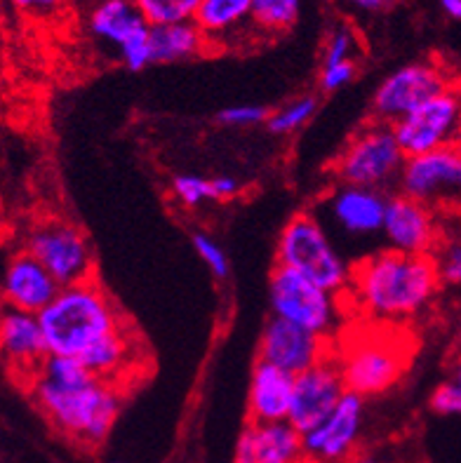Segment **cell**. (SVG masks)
Wrapping results in <instances>:
<instances>
[{
    "label": "cell",
    "mask_w": 461,
    "mask_h": 463,
    "mask_svg": "<svg viewBox=\"0 0 461 463\" xmlns=\"http://www.w3.org/2000/svg\"><path fill=\"white\" fill-rule=\"evenodd\" d=\"M353 33L349 29H337L325 45V57H322V66L327 64H341V61H351L353 59Z\"/></svg>",
    "instance_id": "31"
},
{
    "label": "cell",
    "mask_w": 461,
    "mask_h": 463,
    "mask_svg": "<svg viewBox=\"0 0 461 463\" xmlns=\"http://www.w3.org/2000/svg\"><path fill=\"white\" fill-rule=\"evenodd\" d=\"M203 0H135V5L151 26L193 22Z\"/></svg>",
    "instance_id": "26"
},
{
    "label": "cell",
    "mask_w": 461,
    "mask_h": 463,
    "mask_svg": "<svg viewBox=\"0 0 461 463\" xmlns=\"http://www.w3.org/2000/svg\"><path fill=\"white\" fill-rule=\"evenodd\" d=\"M235 463H257L255 461V445H252V430L245 429L240 435L238 447H235Z\"/></svg>",
    "instance_id": "36"
},
{
    "label": "cell",
    "mask_w": 461,
    "mask_h": 463,
    "mask_svg": "<svg viewBox=\"0 0 461 463\" xmlns=\"http://www.w3.org/2000/svg\"><path fill=\"white\" fill-rule=\"evenodd\" d=\"M339 372L349 393L360 398L379 395L403 376L405 360L396 344L384 339H365L351 346L339 360Z\"/></svg>",
    "instance_id": "12"
},
{
    "label": "cell",
    "mask_w": 461,
    "mask_h": 463,
    "mask_svg": "<svg viewBox=\"0 0 461 463\" xmlns=\"http://www.w3.org/2000/svg\"><path fill=\"white\" fill-rule=\"evenodd\" d=\"M252 445L257 463H302L304 435L290 421L252 423Z\"/></svg>",
    "instance_id": "22"
},
{
    "label": "cell",
    "mask_w": 461,
    "mask_h": 463,
    "mask_svg": "<svg viewBox=\"0 0 461 463\" xmlns=\"http://www.w3.org/2000/svg\"><path fill=\"white\" fill-rule=\"evenodd\" d=\"M207 47H210V43L196 22L151 26L153 64H172V61L193 59Z\"/></svg>",
    "instance_id": "23"
},
{
    "label": "cell",
    "mask_w": 461,
    "mask_h": 463,
    "mask_svg": "<svg viewBox=\"0 0 461 463\" xmlns=\"http://www.w3.org/2000/svg\"><path fill=\"white\" fill-rule=\"evenodd\" d=\"M172 191L181 205L187 207H198L205 200H216L215 182L200 175H177L172 179Z\"/></svg>",
    "instance_id": "28"
},
{
    "label": "cell",
    "mask_w": 461,
    "mask_h": 463,
    "mask_svg": "<svg viewBox=\"0 0 461 463\" xmlns=\"http://www.w3.org/2000/svg\"><path fill=\"white\" fill-rule=\"evenodd\" d=\"M47 353L81 358L101 339L128 327L123 313L113 304L97 280L62 288L59 294L38 313Z\"/></svg>",
    "instance_id": "2"
},
{
    "label": "cell",
    "mask_w": 461,
    "mask_h": 463,
    "mask_svg": "<svg viewBox=\"0 0 461 463\" xmlns=\"http://www.w3.org/2000/svg\"><path fill=\"white\" fill-rule=\"evenodd\" d=\"M431 410L445 417H461V386L455 382L440 383L431 395Z\"/></svg>",
    "instance_id": "32"
},
{
    "label": "cell",
    "mask_w": 461,
    "mask_h": 463,
    "mask_svg": "<svg viewBox=\"0 0 461 463\" xmlns=\"http://www.w3.org/2000/svg\"><path fill=\"white\" fill-rule=\"evenodd\" d=\"M47 269V273L59 282V288H69L92 278V250L88 238L66 222H43L26 235V250Z\"/></svg>",
    "instance_id": "8"
},
{
    "label": "cell",
    "mask_w": 461,
    "mask_h": 463,
    "mask_svg": "<svg viewBox=\"0 0 461 463\" xmlns=\"http://www.w3.org/2000/svg\"><path fill=\"white\" fill-rule=\"evenodd\" d=\"M381 235L393 252L431 257L438 242V226L431 207L400 194L389 198Z\"/></svg>",
    "instance_id": "14"
},
{
    "label": "cell",
    "mask_w": 461,
    "mask_h": 463,
    "mask_svg": "<svg viewBox=\"0 0 461 463\" xmlns=\"http://www.w3.org/2000/svg\"><path fill=\"white\" fill-rule=\"evenodd\" d=\"M356 76V61H341V64H327L321 71V88L325 92H337V90L346 88Z\"/></svg>",
    "instance_id": "33"
},
{
    "label": "cell",
    "mask_w": 461,
    "mask_h": 463,
    "mask_svg": "<svg viewBox=\"0 0 461 463\" xmlns=\"http://www.w3.org/2000/svg\"><path fill=\"white\" fill-rule=\"evenodd\" d=\"M440 273V282L445 285H461V242H452L443 250L440 259H436Z\"/></svg>",
    "instance_id": "34"
},
{
    "label": "cell",
    "mask_w": 461,
    "mask_h": 463,
    "mask_svg": "<svg viewBox=\"0 0 461 463\" xmlns=\"http://www.w3.org/2000/svg\"><path fill=\"white\" fill-rule=\"evenodd\" d=\"M452 82L443 69L433 61H415L400 66L386 76L374 92L372 111L379 123L393 125L436 94L450 90Z\"/></svg>",
    "instance_id": "11"
},
{
    "label": "cell",
    "mask_w": 461,
    "mask_h": 463,
    "mask_svg": "<svg viewBox=\"0 0 461 463\" xmlns=\"http://www.w3.org/2000/svg\"><path fill=\"white\" fill-rule=\"evenodd\" d=\"M389 198L379 188L344 184L327 198V212L339 231L349 238H372L384 229Z\"/></svg>",
    "instance_id": "18"
},
{
    "label": "cell",
    "mask_w": 461,
    "mask_h": 463,
    "mask_svg": "<svg viewBox=\"0 0 461 463\" xmlns=\"http://www.w3.org/2000/svg\"><path fill=\"white\" fill-rule=\"evenodd\" d=\"M440 7L447 17L461 19V0H440Z\"/></svg>",
    "instance_id": "39"
},
{
    "label": "cell",
    "mask_w": 461,
    "mask_h": 463,
    "mask_svg": "<svg viewBox=\"0 0 461 463\" xmlns=\"http://www.w3.org/2000/svg\"><path fill=\"white\" fill-rule=\"evenodd\" d=\"M349 288L365 316L405 320L424 311L438 292V264L433 257L386 250L351 270Z\"/></svg>",
    "instance_id": "1"
},
{
    "label": "cell",
    "mask_w": 461,
    "mask_h": 463,
    "mask_svg": "<svg viewBox=\"0 0 461 463\" xmlns=\"http://www.w3.org/2000/svg\"><path fill=\"white\" fill-rule=\"evenodd\" d=\"M278 266L297 270L327 292L349 288V266L313 214H297L285 223L278 241Z\"/></svg>",
    "instance_id": "4"
},
{
    "label": "cell",
    "mask_w": 461,
    "mask_h": 463,
    "mask_svg": "<svg viewBox=\"0 0 461 463\" xmlns=\"http://www.w3.org/2000/svg\"><path fill=\"white\" fill-rule=\"evenodd\" d=\"M0 358L22 372L26 379L35 374V370L47 358L45 336L38 316L12 306L0 308Z\"/></svg>",
    "instance_id": "19"
},
{
    "label": "cell",
    "mask_w": 461,
    "mask_h": 463,
    "mask_svg": "<svg viewBox=\"0 0 461 463\" xmlns=\"http://www.w3.org/2000/svg\"><path fill=\"white\" fill-rule=\"evenodd\" d=\"M405 158L438 151L459 141V90L436 94L427 104L391 125Z\"/></svg>",
    "instance_id": "9"
},
{
    "label": "cell",
    "mask_w": 461,
    "mask_h": 463,
    "mask_svg": "<svg viewBox=\"0 0 461 463\" xmlns=\"http://www.w3.org/2000/svg\"><path fill=\"white\" fill-rule=\"evenodd\" d=\"M353 5L360 7V10H368V12H377V10H384L391 0H351Z\"/></svg>",
    "instance_id": "38"
},
{
    "label": "cell",
    "mask_w": 461,
    "mask_h": 463,
    "mask_svg": "<svg viewBox=\"0 0 461 463\" xmlns=\"http://www.w3.org/2000/svg\"><path fill=\"white\" fill-rule=\"evenodd\" d=\"M362 411H365V402L360 395L346 391L332 414L318 423L313 430L304 433L306 457L318 458L322 463L346 461L360 438Z\"/></svg>",
    "instance_id": "15"
},
{
    "label": "cell",
    "mask_w": 461,
    "mask_h": 463,
    "mask_svg": "<svg viewBox=\"0 0 461 463\" xmlns=\"http://www.w3.org/2000/svg\"><path fill=\"white\" fill-rule=\"evenodd\" d=\"M360 463H372V461H360Z\"/></svg>",
    "instance_id": "43"
},
{
    "label": "cell",
    "mask_w": 461,
    "mask_h": 463,
    "mask_svg": "<svg viewBox=\"0 0 461 463\" xmlns=\"http://www.w3.org/2000/svg\"><path fill=\"white\" fill-rule=\"evenodd\" d=\"M398 182L403 195L431 210H461V141L408 158Z\"/></svg>",
    "instance_id": "7"
},
{
    "label": "cell",
    "mask_w": 461,
    "mask_h": 463,
    "mask_svg": "<svg viewBox=\"0 0 461 463\" xmlns=\"http://www.w3.org/2000/svg\"><path fill=\"white\" fill-rule=\"evenodd\" d=\"M193 22L210 45L228 41L245 24H252V0H203Z\"/></svg>",
    "instance_id": "24"
},
{
    "label": "cell",
    "mask_w": 461,
    "mask_h": 463,
    "mask_svg": "<svg viewBox=\"0 0 461 463\" xmlns=\"http://www.w3.org/2000/svg\"><path fill=\"white\" fill-rule=\"evenodd\" d=\"M452 382H455V383H459V386H461V358L456 360L455 370H452Z\"/></svg>",
    "instance_id": "40"
},
{
    "label": "cell",
    "mask_w": 461,
    "mask_h": 463,
    "mask_svg": "<svg viewBox=\"0 0 461 463\" xmlns=\"http://www.w3.org/2000/svg\"><path fill=\"white\" fill-rule=\"evenodd\" d=\"M78 360L88 367L94 379H101V382L116 386L120 382V376H125V372L137 367L139 336L128 325V327L118 329L106 339H101L97 346L90 348L88 353H82Z\"/></svg>",
    "instance_id": "21"
},
{
    "label": "cell",
    "mask_w": 461,
    "mask_h": 463,
    "mask_svg": "<svg viewBox=\"0 0 461 463\" xmlns=\"http://www.w3.org/2000/svg\"><path fill=\"white\" fill-rule=\"evenodd\" d=\"M294 374L278 370L274 364L259 360L250 379V417L252 423L287 421L293 407Z\"/></svg>",
    "instance_id": "20"
},
{
    "label": "cell",
    "mask_w": 461,
    "mask_h": 463,
    "mask_svg": "<svg viewBox=\"0 0 461 463\" xmlns=\"http://www.w3.org/2000/svg\"><path fill=\"white\" fill-rule=\"evenodd\" d=\"M216 120L222 125H235V128H250V125H259L264 120H269V109L259 104H238L226 106L216 113Z\"/></svg>",
    "instance_id": "30"
},
{
    "label": "cell",
    "mask_w": 461,
    "mask_h": 463,
    "mask_svg": "<svg viewBox=\"0 0 461 463\" xmlns=\"http://www.w3.org/2000/svg\"><path fill=\"white\" fill-rule=\"evenodd\" d=\"M90 31L94 38L116 47L130 71L153 64L151 24L144 19L135 0H100L90 12Z\"/></svg>",
    "instance_id": "10"
},
{
    "label": "cell",
    "mask_w": 461,
    "mask_h": 463,
    "mask_svg": "<svg viewBox=\"0 0 461 463\" xmlns=\"http://www.w3.org/2000/svg\"><path fill=\"white\" fill-rule=\"evenodd\" d=\"M212 182H215V194H216V200L234 198V195L238 194L240 184L235 182L234 176H215V179H212Z\"/></svg>",
    "instance_id": "37"
},
{
    "label": "cell",
    "mask_w": 461,
    "mask_h": 463,
    "mask_svg": "<svg viewBox=\"0 0 461 463\" xmlns=\"http://www.w3.org/2000/svg\"><path fill=\"white\" fill-rule=\"evenodd\" d=\"M405 153L398 146L393 128L374 123L358 132L337 158V176L349 186L379 188L400 179Z\"/></svg>",
    "instance_id": "6"
},
{
    "label": "cell",
    "mask_w": 461,
    "mask_h": 463,
    "mask_svg": "<svg viewBox=\"0 0 461 463\" xmlns=\"http://www.w3.org/2000/svg\"><path fill=\"white\" fill-rule=\"evenodd\" d=\"M456 341H459V348H461V327H459V335H456Z\"/></svg>",
    "instance_id": "42"
},
{
    "label": "cell",
    "mask_w": 461,
    "mask_h": 463,
    "mask_svg": "<svg viewBox=\"0 0 461 463\" xmlns=\"http://www.w3.org/2000/svg\"><path fill=\"white\" fill-rule=\"evenodd\" d=\"M64 0H12V5L26 14H50L57 10Z\"/></svg>",
    "instance_id": "35"
},
{
    "label": "cell",
    "mask_w": 461,
    "mask_h": 463,
    "mask_svg": "<svg viewBox=\"0 0 461 463\" xmlns=\"http://www.w3.org/2000/svg\"><path fill=\"white\" fill-rule=\"evenodd\" d=\"M193 247H196L198 257L207 264V269L212 270V276L222 278V280L228 276V259L215 238L205 233H196L193 235Z\"/></svg>",
    "instance_id": "29"
},
{
    "label": "cell",
    "mask_w": 461,
    "mask_h": 463,
    "mask_svg": "<svg viewBox=\"0 0 461 463\" xmlns=\"http://www.w3.org/2000/svg\"><path fill=\"white\" fill-rule=\"evenodd\" d=\"M327 358L325 339L271 316L262 335V358L287 374H302Z\"/></svg>",
    "instance_id": "16"
},
{
    "label": "cell",
    "mask_w": 461,
    "mask_h": 463,
    "mask_svg": "<svg viewBox=\"0 0 461 463\" xmlns=\"http://www.w3.org/2000/svg\"><path fill=\"white\" fill-rule=\"evenodd\" d=\"M315 109H318V99L311 97V94H304V97L293 99L290 104H285L283 109L271 113L266 123H269L271 132H275V135H290V132L304 128L309 123L311 118H313Z\"/></svg>",
    "instance_id": "27"
},
{
    "label": "cell",
    "mask_w": 461,
    "mask_h": 463,
    "mask_svg": "<svg viewBox=\"0 0 461 463\" xmlns=\"http://www.w3.org/2000/svg\"><path fill=\"white\" fill-rule=\"evenodd\" d=\"M59 282L29 252H19L7 261L0 278L3 304L38 316L59 294Z\"/></svg>",
    "instance_id": "17"
},
{
    "label": "cell",
    "mask_w": 461,
    "mask_h": 463,
    "mask_svg": "<svg viewBox=\"0 0 461 463\" xmlns=\"http://www.w3.org/2000/svg\"><path fill=\"white\" fill-rule=\"evenodd\" d=\"M31 393L35 405L50 419L54 429L73 440L100 445L120 411V393L113 383L101 379L59 386L41 376H31Z\"/></svg>",
    "instance_id": "3"
},
{
    "label": "cell",
    "mask_w": 461,
    "mask_h": 463,
    "mask_svg": "<svg viewBox=\"0 0 461 463\" xmlns=\"http://www.w3.org/2000/svg\"><path fill=\"white\" fill-rule=\"evenodd\" d=\"M271 313L281 320L297 325L311 335H332L339 320L337 294L327 292L297 270L275 266L269 282Z\"/></svg>",
    "instance_id": "5"
},
{
    "label": "cell",
    "mask_w": 461,
    "mask_h": 463,
    "mask_svg": "<svg viewBox=\"0 0 461 463\" xmlns=\"http://www.w3.org/2000/svg\"><path fill=\"white\" fill-rule=\"evenodd\" d=\"M302 0H252V26L264 33H285L297 24Z\"/></svg>",
    "instance_id": "25"
},
{
    "label": "cell",
    "mask_w": 461,
    "mask_h": 463,
    "mask_svg": "<svg viewBox=\"0 0 461 463\" xmlns=\"http://www.w3.org/2000/svg\"><path fill=\"white\" fill-rule=\"evenodd\" d=\"M459 141H461V90H459Z\"/></svg>",
    "instance_id": "41"
},
{
    "label": "cell",
    "mask_w": 461,
    "mask_h": 463,
    "mask_svg": "<svg viewBox=\"0 0 461 463\" xmlns=\"http://www.w3.org/2000/svg\"><path fill=\"white\" fill-rule=\"evenodd\" d=\"M344 393L346 383L341 379L339 364L327 358L321 360L311 370L294 376L293 407H290L287 421L302 435L309 433L332 414Z\"/></svg>",
    "instance_id": "13"
}]
</instances>
